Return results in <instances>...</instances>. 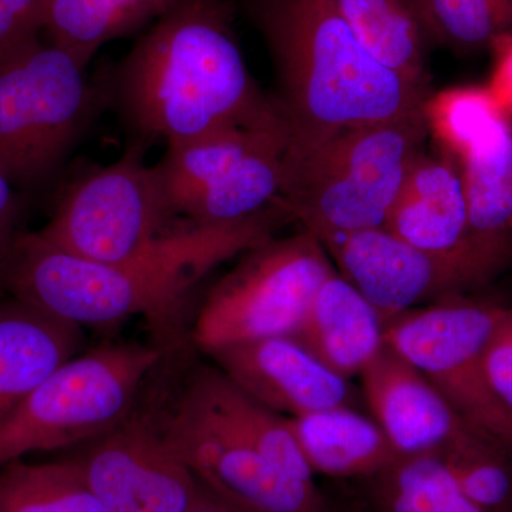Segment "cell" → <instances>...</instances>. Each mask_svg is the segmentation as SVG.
<instances>
[{
    "label": "cell",
    "mask_w": 512,
    "mask_h": 512,
    "mask_svg": "<svg viewBox=\"0 0 512 512\" xmlns=\"http://www.w3.org/2000/svg\"><path fill=\"white\" fill-rule=\"evenodd\" d=\"M232 0H184L97 74L127 144L150 148L225 130L276 131L284 121L249 73Z\"/></svg>",
    "instance_id": "cell-1"
},
{
    "label": "cell",
    "mask_w": 512,
    "mask_h": 512,
    "mask_svg": "<svg viewBox=\"0 0 512 512\" xmlns=\"http://www.w3.org/2000/svg\"><path fill=\"white\" fill-rule=\"evenodd\" d=\"M289 221L278 200L248 220L173 228L114 264L76 258L37 232H20L0 266V291L79 328L143 316L167 336L211 272L275 238Z\"/></svg>",
    "instance_id": "cell-2"
},
{
    "label": "cell",
    "mask_w": 512,
    "mask_h": 512,
    "mask_svg": "<svg viewBox=\"0 0 512 512\" xmlns=\"http://www.w3.org/2000/svg\"><path fill=\"white\" fill-rule=\"evenodd\" d=\"M239 3L274 67L271 97L286 130L285 171L342 131L423 110L433 94L377 62L335 0Z\"/></svg>",
    "instance_id": "cell-3"
},
{
    "label": "cell",
    "mask_w": 512,
    "mask_h": 512,
    "mask_svg": "<svg viewBox=\"0 0 512 512\" xmlns=\"http://www.w3.org/2000/svg\"><path fill=\"white\" fill-rule=\"evenodd\" d=\"M107 111L97 77L42 33L0 49V173L42 190Z\"/></svg>",
    "instance_id": "cell-4"
},
{
    "label": "cell",
    "mask_w": 512,
    "mask_h": 512,
    "mask_svg": "<svg viewBox=\"0 0 512 512\" xmlns=\"http://www.w3.org/2000/svg\"><path fill=\"white\" fill-rule=\"evenodd\" d=\"M427 136L423 110L342 131L285 171L282 204L312 234L386 228Z\"/></svg>",
    "instance_id": "cell-5"
},
{
    "label": "cell",
    "mask_w": 512,
    "mask_h": 512,
    "mask_svg": "<svg viewBox=\"0 0 512 512\" xmlns=\"http://www.w3.org/2000/svg\"><path fill=\"white\" fill-rule=\"evenodd\" d=\"M163 346L113 343L73 356L47 376L0 426V467L40 451L79 448L134 412Z\"/></svg>",
    "instance_id": "cell-6"
},
{
    "label": "cell",
    "mask_w": 512,
    "mask_h": 512,
    "mask_svg": "<svg viewBox=\"0 0 512 512\" xmlns=\"http://www.w3.org/2000/svg\"><path fill=\"white\" fill-rule=\"evenodd\" d=\"M333 272L312 232L269 239L239 256L207 292L192 320V343L208 355L232 343L291 335Z\"/></svg>",
    "instance_id": "cell-7"
},
{
    "label": "cell",
    "mask_w": 512,
    "mask_h": 512,
    "mask_svg": "<svg viewBox=\"0 0 512 512\" xmlns=\"http://www.w3.org/2000/svg\"><path fill=\"white\" fill-rule=\"evenodd\" d=\"M286 136L225 128L165 147L154 164L174 220L224 225L255 217L282 197Z\"/></svg>",
    "instance_id": "cell-8"
},
{
    "label": "cell",
    "mask_w": 512,
    "mask_h": 512,
    "mask_svg": "<svg viewBox=\"0 0 512 512\" xmlns=\"http://www.w3.org/2000/svg\"><path fill=\"white\" fill-rule=\"evenodd\" d=\"M146 154L147 148L127 144L119 160L74 178L39 237L76 258L114 264L171 231L175 220Z\"/></svg>",
    "instance_id": "cell-9"
},
{
    "label": "cell",
    "mask_w": 512,
    "mask_h": 512,
    "mask_svg": "<svg viewBox=\"0 0 512 512\" xmlns=\"http://www.w3.org/2000/svg\"><path fill=\"white\" fill-rule=\"evenodd\" d=\"M505 306L448 296L384 325V342L423 373L470 426L512 446V414L495 397L484 350Z\"/></svg>",
    "instance_id": "cell-10"
},
{
    "label": "cell",
    "mask_w": 512,
    "mask_h": 512,
    "mask_svg": "<svg viewBox=\"0 0 512 512\" xmlns=\"http://www.w3.org/2000/svg\"><path fill=\"white\" fill-rule=\"evenodd\" d=\"M171 451L192 476L248 512H333L316 483L289 476L220 421L181 396L154 416Z\"/></svg>",
    "instance_id": "cell-11"
},
{
    "label": "cell",
    "mask_w": 512,
    "mask_h": 512,
    "mask_svg": "<svg viewBox=\"0 0 512 512\" xmlns=\"http://www.w3.org/2000/svg\"><path fill=\"white\" fill-rule=\"evenodd\" d=\"M107 512H188L197 478L165 443L151 414H130L72 456Z\"/></svg>",
    "instance_id": "cell-12"
},
{
    "label": "cell",
    "mask_w": 512,
    "mask_h": 512,
    "mask_svg": "<svg viewBox=\"0 0 512 512\" xmlns=\"http://www.w3.org/2000/svg\"><path fill=\"white\" fill-rule=\"evenodd\" d=\"M383 325L421 302L464 295L481 282L464 266L407 244L387 228L313 234Z\"/></svg>",
    "instance_id": "cell-13"
},
{
    "label": "cell",
    "mask_w": 512,
    "mask_h": 512,
    "mask_svg": "<svg viewBox=\"0 0 512 512\" xmlns=\"http://www.w3.org/2000/svg\"><path fill=\"white\" fill-rule=\"evenodd\" d=\"M386 228L421 251L464 266L483 286L503 272L474 237L460 164L444 151L417 158Z\"/></svg>",
    "instance_id": "cell-14"
},
{
    "label": "cell",
    "mask_w": 512,
    "mask_h": 512,
    "mask_svg": "<svg viewBox=\"0 0 512 512\" xmlns=\"http://www.w3.org/2000/svg\"><path fill=\"white\" fill-rule=\"evenodd\" d=\"M207 356L239 389L286 417L349 407L352 400L348 379L286 336L232 343Z\"/></svg>",
    "instance_id": "cell-15"
},
{
    "label": "cell",
    "mask_w": 512,
    "mask_h": 512,
    "mask_svg": "<svg viewBox=\"0 0 512 512\" xmlns=\"http://www.w3.org/2000/svg\"><path fill=\"white\" fill-rule=\"evenodd\" d=\"M360 379L376 423L402 456L437 451L473 427L416 366L386 342L360 372Z\"/></svg>",
    "instance_id": "cell-16"
},
{
    "label": "cell",
    "mask_w": 512,
    "mask_h": 512,
    "mask_svg": "<svg viewBox=\"0 0 512 512\" xmlns=\"http://www.w3.org/2000/svg\"><path fill=\"white\" fill-rule=\"evenodd\" d=\"M383 335L379 313L336 271L320 286L301 325L286 338L349 379L360 375L382 349Z\"/></svg>",
    "instance_id": "cell-17"
},
{
    "label": "cell",
    "mask_w": 512,
    "mask_h": 512,
    "mask_svg": "<svg viewBox=\"0 0 512 512\" xmlns=\"http://www.w3.org/2000/svg\"><path fill=\"white\" fill-rule=\"evenodd\" d=\"M335 481L333 512H484L461 493L437 453L402 456L370 476Z\"/></svg>",
    "instance_id": "cell-18"
},
{
    "label": "cell",
    "mask_w": 512,
    "mask_h": 512,
    "mask_svg": "<svg viewBox=\"0 0 512 512\" xmlns=\"http://www.w3.org/2000/svg\"><path fill=\"white\" fill-rule=\"evenodd\" d=\"M77 345L79 326L16 299L0 302V426Z\"/></svg>",
    "instance_id": "cell-19"
},
{
    "label": "cell",
    "mask_w": 512,
    "mask_h": 512,
    "mask_svg": "<svg viewBox=\"0 0 512 512\" xmlns=\"http://www.w3.org/2000/svg\"><path fill=\"white\" fill-rule=\"evenodd\" d=\"M183 393L222 426L247 441L266 460L289 476L316 483L286 417L256 402L217 366H201L185 383Z\"/></svg>",
    "instance_id": "cell-20"
},
{
    "label": "cell",
    "mask_w": 512,
    "mask_h": 512,
    "mask_svg": "<svg viewBox=\"0 0 512 512\" xmlns=\"http://www.w3.org/2000/svg\"><path fill=\"white\" fill-rule=\"evenodd\" d=\"M286 423L315 476H370L402 457L379 424L350 407L286 417Z\"/></svg>",
    "instance_id": "cell-21"
},
{
    "label": "cell",
    "mask_w": 512,
    "mask_h": 512,
    "mask_svg": "<svg viewBox=\"0 0 512 512\" xmlns=\"http://www.w3.org/2000/svg\"><path fill=\"white\" fill-rule=\"evenodd\" d=\"M367 52L407 82L431 89L427 50L436 42L423 0H335Z\"/></svg>",
    "instance_id": "cell-22"
},
{
    "label": "cell",
    "mask_w": 512,
    "mask_h": 512,
    "mask_svg": "<svg viewBox=\"0 0 512 512\" xmlns=\"http://www.w3.org/2000/svg\"><path fill=\"white\" fill-rule=\"evenodd\" d=\"M458 164L474 237L504 271L512 264V123L477 144Z\"/></svg>",
    "instance_id": "cell-23"
},
{
    "label": "cell",
    "mask_w": 512,
    "mask_h": 512,
    "mask_svg": "<svg viewBox=\"0 0 512 512\" xmlns=\"http://www.w3.org/2000/svg\"><path fill=\"white\" fill-rule=\"evenodd\" d=\"M184 0H46L42 36L89 67L101 47L150 28Z\"/></svg>",
    "instance_id": "cell-24"
},
{
    "label": "cell",
    "mask_w": 512,
    "mask_h": 512,
    "mask_svg": "<svg viewBox=\"0 0 512 512\" xmlns=\"http://www.w3.org/2000/svg\"><path fill=\"white\" fill-rule=\"evenodd\" d=\"M0 512H107L72 457L0 467Z\"/></svg>",
    "instance_id": "cell-25"
},
{
    "label": "cell",
    "mask_w": 512,
    "mask_h": 512,
    "mask_svg": "<svg viewBox=\"0 0 512 512\" xmlns=\"http://www.w3.org/2000/svg\"><path fill=\"white\" fill-rule=\"evenodd\" d=\"M461 493L484 512H512V446L470 427L434 451Z\"/></svg>",
    "instance_id": "cell-26"
},
{
    "label": "cell",
    "mask_w": 512,
    "mask_h": 512,
    "mask_svg": "<svg viewBox=\"0 0 512 512\" xmlns=\"http://www.w3.org/2000/svg\"><path fill=\"white\" fill-rule=\"evenodd\" d=\"M423 113L429 134L439 141L441 151L457 161L512 123L487 86L456 87L431 94Z\"/></svg>",
    "instance_id": "cell-27"
},
{
    "label": "cell",
    "mask_w": 512,
    "mask_h": 512,
    "mask_svg": "<svg viewBox=\"0 0 512 512\" xmlns=\"http://www.w3.org/2000/svg\"><path fill=\"white\" fill-rule=\"evenodd\" d=\"M437 43L461 50L485 49L512 33V0H423Z\"/></svg>",
    "instance_id": "cell-28"
},
{
    "label": "cell",
    "mask_w": 512,
    "mask_h": 512,
    "mask_svg": "<svg viewBox=\"0 0 512 512\" xmlns=\"http://www.w3.org/2000/svg\"><path fill=\"white\" fill-rule=\"evenodd\" d=\"M488 384L501 404L512 414V309L507 308L495 326L484 350Z\"/></svg>",
    "instance_id": "cell-29"
},
{
    "label": "cell",
    "mask_w": 512,
    "mask_h": 512,
    "mask_svg": "<svg viewBox=\"0 0 512 512\" xmlns=\"http://www.w3.org/2000/svg\"><path fill=\"white\" fill-rule=\"evenodd\" d=\"M46 0H0V49L42 33Z\"/></svg>",
    "instance_id": "cell-30"
},
{
    "label": "cell",
    "mask_w": 512,
    "mask_h": 512,
    "mask_svg": "<svg viewBox=\"0 0 512 512\" xmlns=\"http://www.w3.org/2000/svg\"><path fill=\"white\" fill-rule=\"evenodd\" d=\"M488 49L493 53V72L487 87L512 119V33L495 37Z\"/></svg>",
    "instance_id": "cell-31"
},
{
    "label": "cell",
    "mask_w": 512,
    "mask_h": 512,
    "mask_svg": "<svg viewBox=\"0 0 512 512\" xmlns=\"http://www.w3.org/2000/svg\"><path fill=\"white\" fill-rule=\"evenodd\" d=\"M22 212L20 191L0 173V266L20 234L18 225Z\"/></svg>",
    "instance_id": "cell-32"
},
{
    "label": "cell",
    "mask_w": 512,
    "mask_h": 512,
    "mask_svg": "<svg viewBox=\"0 0 512 512\" xmlns=\"http://www.w3.org/2000/svg\"><path fill=\"white\" fill-rule=\"evenodd\" d=\"M188 512H248L242 510L238 505L225 500L221 495L214 493L210 488L205 487L197 480V490H195L194 501H192L190 511Z\"/></svg>",
    "instance_id": "cell-33"
}]
</instances>
